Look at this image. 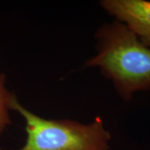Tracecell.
Instances as JSON below:
<instances>
[{
  "label": "cell",
  "mask_w": 150,
  "mask_h": 150,
  "mask_svg": "<svg viewBox=\"0 0 150 150\" xmlns=\"http://www.w3.org/2000/svg\"><path fill=\"white\" fill-rule=\"evenodd\" d=\"M97 55L86 66L99 67L122 98L150 88V48L122 22L115 20L97 31Z\"/></svg>",
  "instance_id": "cell-1"
},
{
  "label": "cell",
  "mask_w": 150,
  "mask_h": 150,
  "mask_svg": "<svg viewBox=\"0 0 150 150\" xmlns=\"http://www.w3.org/2000/svg\"><path fill=\"white\" fill-rule=\"evenodd\" d=\"M11 110L25 119L27 138L18 150H108L110 135L104 128L100 117L84 125L70 120L44 119L24 108L16 96ZM0 150H5L0 149Z\"/></svg>",
  "instance_id": "cell-2"
},
{
  "label": "cell",
  "mask_w": 150,
  "mask_h": 150,
  "mask_svg": "<svg viewBox=\"0 0 150 150\" xmlns=\"http://www.w3.org/2000/svg\"><path fill=\"white\" fill-rule=\"evenodd\" d=\"M100 4L116 20L126 24L144 45L150 48V1L103 0Z\"/></svg>",
  "instance_id": "cell-3"
},
{
  "label": "cell",
  "mask_w": 150,
  "mask_h": 150,
  "mask_svg": "<svg viewBox=\"0 0 150 150\" xmlns=\"http://www.w3.org/2000/svg\"><path fill=\"white\" fill-rule=\"evenodd\" d=\"M5 83L6 76L0 74V135L11 123L8 110H11V103L16 96L6 88Z\"/></svg>",
  "instance_id": "cell-4"
}]
</instances>
